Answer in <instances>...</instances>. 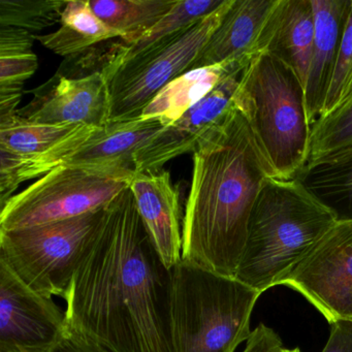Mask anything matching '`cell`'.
<instances>
[{"label": "cell", "instance_id": "cell-1", "mask_svg": "<svg viewBox=\"0 0 352 352\" xmlns=\"http://www.w3.org/2000/svg\"><path fill=\"white\" fill-rule=\"evenodd\" d=\"M170 281L129 187L104 209L69 284V331L108 352H175Z\"/></svg>", "mask_w": 352, "mask_h": 352}, {"label": "cell", "instance_id": "cell-2", "mask_svg": "<svg viewBox=\"0 0 352 352\" xmlns=\"http://www.w3.org/2000/svg\"><path fill=\"white\" fill-rule=\"evenodd\" d=\"M273 172L232 104L193 152L182 259L236 278L257 195Z\"/></svg>", "mask_w": 352, "mask_h": 352}, {"label": "cell", "instance_id": "cell-3", "mask_svg": "<svg viewBox=\"0 0 352 352\" xmlns=\"http://www.w3.org/2000/svg\"><path fill=\"white\" fill-rule=\"evenodd\" d=\"M337 221L296 179L267 178L251 212L236 279L261 294L281 285Z\"/></svg>", "mask_w": 352, "mask_h": 352}, {"label": "cell", "instance_id": "cell-4", "mask_svg": "<svg viewBox=\"0 0 352 352\" xmlns=\"http://www.w3.org/2000/svg\"><path fill=\"white\" fill-rule=\"evenodd\" d=\"M248 123L274 178L294 180L309 160L311 126L300 78L270 53L245 67L232 100Z\"/></svg>", "mask_w": 352, "mask_h": 352}, {"label": "cell", "instance_id": "cell-5", "mask_svg": "<svg viewBox=\"0 0 352 352\" xmlns=\"http://www.w3.org/2000/svg\"><path fill=\"white\" fill-rule=\"evenodd\" d=\"M170 331L175 352H234L250 338L261 292L234 277L181 259L172 270Z\"/></svg>", "mask_w": 352, "mask_h": 352}, {"label": "cell", "instance_id": "cell-6", "mask_svg": "<svg viewBox=\"0 0 352 352\" xmlns=\"http://www.w3.org/2000/svg\"><path fill=\"white\" fill-rule=\"evenodd\" d=\"M133 168L57 166L14 195L0 212V230L63 221L106 209L131 186Z\"/></svg>", "mask_w": 352, "mask_h": 352}, {"label": "cell", "instance_id": "cell-7", "mask_svg": "<svg viewBox=\"0 0 352 352\" xmlns=\"http://www.w3.org/2000/svg\"><path fill=\"white\" fill-rule=\"evenodd\" d=\"M104 211L32 228L0 230V259L34 292L65 300Z\"/></svg>", "mask_w": 352, "mask_h": 352}, {"label": "cell", "instance_id": "cell-8", "mask_svg": "<svg viewBox=\"0 0 352 352\" xmlns=\"http://www.w3.org/2000/svg\"><path fill=\"white\" fill-rule=\"evenodd\" d=\"M232 3L234 0H224L216 11L201 21L120 67L110 81V122L141 116L146 106L164 86L190 71Z\"/></svg>", "mask_w": 352, "mask_h": 352}, {"label": "cell", "instance_id": "cell-9", "mask_svg": "<svg viewBox=\"0 0 352 352\" xmlns=\"http://www.w3.org/2000/svg\"><path fill=\"white\" fill-rule=\"evenodd\" d=\"M329 321H352V219L339 220L282 281Z\"/></svg>", "mask_w": 352, "mask_h": 352}, {"label": "cell", "instance_id": "cell-10", "mask_svg": "<svg viewBox=\"0 0 352 352\" xmlns=\"http://www.w3.org/2000/svg\"><path fill=\"white\" fill-rule=\"evenodd\" d=\"M69 333L53 296L34 292L0 259V352H51Z\"/></svg>", "mask_w": 352, "mask_h": 352}, {"label": "cell", "instance_id": "cell-11", "mask_svg": "<svg viewBox=\"0 0 352 352\" xmlns=\"http://www.w3.org/2000/svg\"><path fill=\"white\" fill-rule=\"evenodd\" d=\"M17 115L41 124L106 126L111 119L110 83L102 71L81 78L57 74Z\"/></svg>", "mask_w": 352, "mask_h": 352}, {"label": "cell", "instance_id": "cell-12", "mask_svg": "<svg viewBox=\"0 0 352 352\" xmlns=\"http://www.w3.org/2000/svg\"><path fill=\"white\" fill-rule=\"evenodd\" d=\"M244 69L226 78L182 118L164 127L140 148L133 155L135 172L160 170L170 160L189 152L193 153L199 142L232 108Z\"/></svg>", "mask_w": 352, "mask_h": 352}, {"label": "cell", "instance_id": "cell-13", "mask_svg": "<svg viewBox=\"0 0 352 352\" xmlns=\"http://www.w3.org/2000/svg\"><path fill=\"white\" fill-rule=\"evenodd\" d=\"M129 188L162 263L172 270L182 259L180 195L168 170L137 173Z\"/></svg>", "mask_w": 352, "mask_h": 352}, {"label": "cell", "instance_id": "cell-14", "mask_svg": "<svg viewBox=\"0 0 352 352\" xmlns=\"http://www.w3.org/2000/svg\"><path fill=\"white\" fill-rule=\"evenodd\" d=\"M277 0H234L219 28L190 69L223 63L248 65Z\"/></svg>", "mask_w": 352, "mask_h": 352}, {"label": "cell", "instance_id": "cell-15", "mask_svg": "<svg viewBox=\"0 0 352 352\" xmlns=\"http://www.w3.org/2000/svg\"><path fill=\"white\" fill-rule=\"evenodd\" d=\"M350 3L351 0H311L315 36L305 87L311 131L322 115Z\"/></svg>", "mask_w": 352, "mask_h": 352}, {"label": "cell", "instance_id": "cell-16", "mask_svg": "<svg viewBox=\"0 0 352 352\" xmlns=\"http://www.w3.org/2000/svg\"><path fill=\"white\" fill-rule=\"evenodd\" d=\"M311 0H277L257 46V55L270 53L294 69L306 87L314 45Z\"/></svg>", "mask_w": 352, "mask_h": 352}, {"label": "cell", "instance_id": "cell-17", "mask_svg": "<svg viewBox=\"0 0 352 352\" xmlns=\"http://www.w3.org/2000/svg\"><path fill=\"white\" fill-rule=\"evenodd\" d=\"M164 126L158 119L141 116L98 127L79 147L65 156L59 166L133 168L135 152Z\"/></svg>", "mask_w": 352, "mask_h": 352}, {"label": "cell", "instance_id": "cell-18", "mask_svg": "<svg viewBox=\"0 0 352 352\" xmlns=\"http://www.w3.org/2000/svg\"><path fill=\"white\" fill-rule=\"evenodd\" d=\"M248 65L223 63L190 69L164 86L146 106L141 117L158 119L164 127L170 126L209 96L226 78L243 71Z\"/></svg>", "mask_w": 352, "mask_h": 352}, {"label": "cell", "instance_id": "cell-19", "mask_svg": "<svg viewBox=\"0 0 352 352\" xmlns=\"http://www.w3.org/2000/svg\"><path fill=\"white\" fill-rule=\"evenodd\" d=\"M296 180L338 221L352 219V148L309 162Z\"/></svg>", "mask_w": 352, "mask_h": 352}, {"label": "cell", "instance_id": "cell-20", "mask_svg": "<svg viewBox=\"0 0 352 352\" xmlns=\"http://www.w3.org/2000/svg\"><path fill=\"white\" fill-rule=\"evenodd\" d=\"M36 41L60 56L79 54L94 45L121 38L116 30L107 25L96 16L90 0L67 1L60 28L52 34H36Z\"/></svg>", "mask_w": 352, "mask_h": 352}, {"label": "cell", "instance_id": "cell-21", "mask_svg": "<svg viewBox=\"0 0 352 352\" xmlns=\"http://www.w3.org/2000/svg\"><path fill=\"white\" fill-rule=\"evenodd\" d=\"M224 0H177L170 12L137 42L119 47L102 72L109 83L120 67L153 49L162 41L186 30L218 9Z\"/></svg>", "mask_w": 352, "mask_h": 352}, {"label": "cell", "instance_id": "cell-22", "mask_svg": "<svg viewBox=\"0 0 352 352\" xmlns=\"http://www.w3.org/2000/svg\"><path fill=\"white\" fill-rule=\"evenodd\" d=\"M176 3L177 0H90L96 16L116 30L125 45L137 42Z\"/></svg>", "mask_w": 352, "mask_h": 352}, {"label": "cell", "instance_id": "cell-23", "mask_svg": "<svg viewBox=\"0 0 352 352\" xmlns=\"http://www.w3.org/2000/svg\"><path fill=\"white\" fill-rule=\"evenodd\" d=\"M82 125H49L16 116L0 121V150L34 157L48 153L71 137Z\"/></svg>", "mask_w": 352, "mask_h": 352}, {"label": "cell", "instance_id": "cell-24", "mask_svg": "<svg viewBox=\"0 0 352 352\" xmlns=\"http://www.w3.org/2000/svg\"><path fill=\"white\" fill-rule=\"evenodd\" d=\"M65 5L59 0H0V26L41 32L60 23Z\"/></svg>", "mask_w": 352, "mask_h": 352}, {"label": "cell", "instance_id": "cell-25", "mask_svg": "<svg viewBox=\"0 0 352 352\" xmlns=\"http://www.w3.org/2000/svg\"><path fill=\"white\" fill-rule=\"evenodd\" d=\"M349 148H352V102L313 127L308 162Z\"/></svg>", "mask_w": 352, "mask_h": 352}, {"label": "cell", "instance_id": "cell-26", "mask_svg": "<svg viewBox=\"0 0 352 352\" xmlns=\"http://www.w3.org/2000/svg\"><path fill=\"white\" fill-rule=\"evenodd\" d=\"M352 102V0L320 120ZM319 120V121H320Z\"/></svg>", "mask_w": 352, "mask_h": 352}, {"label": "cell", "instance_id": "cell-27", "mask_svg": "<svg viewBox=\"0 0 352 352\" xmlns=\"http://www.w3.org/2000/svg\"><path fill=\"white\" fill-rule=\"evenodd\" d=\"M38 57L34 52L16 56L0 57V87H23L38 69Z\"/></svg>", "mask_w": 352, "mask_h": 352}, {"label": "cell", "instance_id": "cell-28", "mask_svg": "<svg viewBox=\"0 0 352 352\" xmlns=\"http://www.w3.org/2000/svg\"><path fill=\"white\" fill-rule=\"evenodd\" d=\"M36 34L12 26H0V57L32 53Z\"/></svg>", "mask_w": 352, "mask_h": 352}, {"label": "cell", "instance_id": "cell-29", "mask_svg": "<svg viewBox=\"0 0 352 352\" xmlns=\"http://www.w3.org/2000/svg\"><path fill=\"white\" fill-rule=\"evenodd\" d=\"M282 347L279 335L261 323L252 331L243 352H279Z\"/></svg>", "mask_w": 352, "mask_h": 352}, {"label": "cell", "instance_id": "cell-30", "mask_svg": "<svg viewBox=\"0 0 352 352\" xmlns=\"http://www.w3.org/2000/svg\"><path fill=\"white\" fill-rule=\"evenodd\" d=\"M322 352H352V321L331 323V333Z\"/></svg>", "mask_w": 352, "mask_h": 352}, {"label": "cell", "instance_id": "cell-31", "mask_svg": "<svg viewBox=\"0 0 352 352\" xmlns=\"http://www.w3.org/2000/svg\"><path fill=\"white\" fill-rule=\"evenodd\" d=\"M51 352H108L91 342L86 341L74 333L69 335Z\"/></svg>", "mask_w": 352, "mask_h": 352}, {"label": "cell", "instance_id": "cell-32", "mask_svg": "<svg viewBox=\"0 0 352 352\" xmlns=\"http://www.w3.org/2000/svg\"><path fill=\"white\" fill-rule=\"evenodd\" d=\"M279 352H302V351H300V348H292V349H289V348L282 347L281 349H280Z\"/></svg>", "mask_w": 352, "mask_h": 352}]
</instances>
